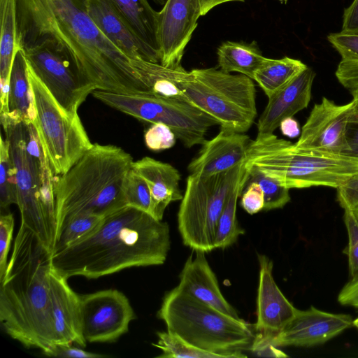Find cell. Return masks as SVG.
Listing matches in <instances>:
<instances>
[{
	"mask_svg": "<svg viewBox=\"0 0 358 358\" xmlns=\"http://www.w3.org/2000/svg\"><path fill=\"white\" fill-rule=\"evenodd\" d=\"M246 183L257 182L264 197V210L282 208L290 201L289 189L255 167H247ZM245 183V184H246Z\"/></svg>",
	"mask_w": 358,
	"mask_h": 358,
	"instance_id": "obj_33",
	"label": "cell"
},
{
	"mask_svg": "<svg viewBox=\"0 0 358 358\" xmlns=\"http://www.w3.org/2000/svg\"><path fill=\"white\" fill-rule=\"evenodd\" d=\"M343 17L341 32L358 35V0H354L350 6L345 9Z\"/></svg>",
	"mask_w": 358,
	"mask_h": 358,
	"instance_id": "obj_44",
	"label": "cell"
},
{
	"mask_svg": "<svg viewBox=\"0 0 358 358\" xmlns=\"http://www.w3.org/2000/svg\"><path fill=\"white\" fill-rule=\"evenodd\" d=\"M176 138L172 129L161 122L152 124L144 134L145 145L152 151L171 148L176 144Z\"/></svg>",
	"mask_w": 358,
	"mask_h": 358,
	"instance_id": "obj_37",
	"label": "cell"
},
{
	"mask_svg": "<svg viewBox=\"0 0 358 358\" xmlns=\"http://www.w3.org/2000/svg\"><path fill=\"white\" fill-rule=\"evenodd\" d=\"M327 39L342 60L358 61V35L341 31L329 34Z\"/></svg>",
	"mask_w": 358,
	"mask_h": 358,
	"instance_id": "obj_39",
	"label": "cell"
},
{
	"mask_svg": "<svg viewBox=\"0 0 358 358\" xmlns=\"http://www.w3.org/2000/svg\"><path fill=\"white\" fill-rule=\"evenodd\" d=\"M0 117L16 174L21 224L31 231L51 254L53 244L40 203L42 169L49 159L33 122L25 123L7 114Z\"/></svg>",
	"mask_w": 358,
	"mask_h": 358,
	"instance_id": "obj_8",
	"label": "cell"
},
{
	"mask_svg": "<svg viewBox=\"0 0 358 358\" xmlns=\"http://www.w3.org/2000/svg\"><path fill=\"white\" fill-rule=\"evenodd\" d=\"M67 280L50 268V296L56 343H75L84 347L87 342L82 334L80 295L70 287Z\"/></svg>",
	"mask_w": 358,
	"mask_h": 358,
	"instance_id": "obj_21",
	"label": "cell"
},
{
	"mask_svg": "<svg viewBox=\"0 0 358 358\" xmlns=\"http://www.w3.org/2000/svg\"><path fill=\"white\" fill-rule=\"evenodd\" d=\"M80 308L83 336L90 343L117 341L135 318L129 299L116 289L80 295Z\"/></svg>",
	"mask_w": 358,
	"mask_h": 358,
	"instance_id": "obj_13",
	"label": "cell"
},
{
	"mask_svg": "<svg viewBox=\"0 0 358 358\" xmlns=\"http://www.w3.org/2000/svg\"><path fill=\"white\" fill-rule=\"evenodd\" d=\"M307 67L301 61L288 57L278 59L266 58L255 73L253 80L268 98Z\"/></svg>",
	"mask_w": 358,
	"mask_h": 358,
	"instance_id": "obj_30",
	"label": "cell"
},
{
	"mask_svg": "<svg viewBox=\"0 0 358 358\" xmlns=\"http://www.w3.org/2000/svg\"><path fill=\"white\" fill-rule=\"evenodd\" d=\"M11 204L17 205L16 174L10 156L8 141L1 137L0 207L1 211L6 210Z\"/></svg>",
	"mask_w": 358,
	"mask_h": 358,
	"instance_id": "obj_34",
	"label": "cell"
},
{
	"mask_svg": "<svg viewBox=\"0 0 358 358\" xmlns=\"http://www.w3.org/2000/svg\"><path fill=\"white\" fill-rule=\"evenodd\" d=\"M123 192L127 206L150 214L152 206L150 189L145 180L132 168L126 177Z\"/></svg>",
	"mask_w": 358,
	"mask_h": 358,
	"instance_id": "obj_35",
	"label": "cell"
},
{
	"mask_svg": "<svg viewBox=\"0 0 358 358\" xmlns=\"http://www.w3.org/2000/svg\"><path fill=\"white\" fill-rule=\"evenodd\" d=\"M155 3L160 5H164L166 0H152Z\"/></svg>",
	"mask_w": 358,
	"mask_h": 358,
	"instance_id": "obj_52",
	"label": "cell"
},
{
	"mask_svg": "<svg viewBox=\"0 0 358 358\" xmlns=\"http://www.w3.org/2000/svg\"><path fill=\"white\" fill-rule=\"evenodd\" d=\"M338 301L341 305L358 309V278L349 280L343 287L338 295Z\"/></svg>",
	"mask_w": 358,
	"mask_h": 358,
	"instance_id": "obj_45",
	"label": "cell"
},
{
	"mask_svg": "<svg viewBox=\"0 0 358 358\" xmlns=\"http://www.w3.org/2000/svg\"><path fill=\"white\" fill-rule=\"evenodd\" d=\"M7 115L24 122H34L36 117L33 92L28 76V64L21 48H18L15 53L10 71Z\"/></svg>",
	"mask_w": 358,
	"mask_h": 358,
	"instance_id": "obj_24",
	"label": "cell"
},
{
	"mask_svg": "<svg viewBox=\"0 0 358 358\" xmlns=\"http://www.w3.org/2000/svg\"><path fill=\"white\" fill-rule=\"evenodd\" d=\"M22 50L28 66L59 105L69 114L78 115L80 106L96 90L69 55L48 40Z\"/></svg>",
	"mask_w": 358,
	"mask_h": 358,
	"instance_id": "obj_12",
	"label": "cell"
},
{
	"mask_svg": "<svg viewBox=\"0 0 358 358\" xmlns=\"http://www.w3.org/2000/svg\"><path fill=\"white\" fill-rule=\"evenodd\" d=\"M184 99L213 117L221 128L246 132L257 115L252 79L217 68H184L176 80Z\"/></svg>",
	"mask_w": 358,
	"mask_h": 358,
	"instance_id": "obj_7",
	"label": "cell"
},
{
	"mask_svg": "<svg viewBox=\"0 0 358 358\" xmlns=\"http://www.w3.org/2000/svg\"><path fill=\"white\" fill-rule=\"evenodd\" d=\"M50 253L24 224L0 280V321L25 348L42 351L56 343L50 296Z\"/></svg>",
	"mask_w": 358,
	"mask_h": 358,
	"instance_id": "obj_3",
	"label": "cell"
},
{
	"mask_svg": "<svg viewBox=\"0 0 358 358\" xmlns=\"http://www.w3.org/2000/svg\"><path fill=\"white\" fill-rule=\"evenodd\" d=\"M241 206L250 215L264 210V193L257 182H251L245 184L242 192Z\"/></svg>",
	"mask_w": 358,
	"mask_h": 358,
	"instance_id": "obj_40",
	"label": "cell"
},
{
	"mask_svg": "<svg viewBox=\"0 0 358 358\" xmlns=\"http://www.w3.org/2000/svg\"><path fill=\"white\" fill-rule=\"evenodd\" d=\"M157 343L152 345L162 351L159 358H224L218 354L209 352L185 341L177 334L166 331L157 333Z\"/></svg>",
	"mask_w": 358,
	"mask_h": 358,
	"instance_id": "obj_32",
	"label": "cell"
},
{
	"mask_svg": "<svg viewBox=\"0 0 358 358\" xmlns=\"http://www.w3.org/2000/svg\"><path fill=\"white\" fill-rule=\"evenodd\" d=\"M350 92H351L353 99H355L358 103V88L350 90Z\"/></svg>",
	"mask_w": 358,
	"mask_h": 358,
	"instance_id": "obj_50",
	"label": "cell"
},
{
	"mask_svg": "<svg viewBox=\"0 0 358 358\" xmlns=\"http://www.w3.org/2000/svg\"><path fill=\"white\" fill-rule=\"evenodd\" d=\"M132 169L145 180L150 189L152 206L150 214L157 220H162L169 204L182 199L179 171L170 164L150 157L134 161Z\"/></svg>",
	"mask_w": 358,
	"mask_h": 358,
	"instance_id": "obj_23",
	"label": "cell"
},
{
	"mask_svg": "<svg viewBox=\"0 0 358 358\" xmlns=\"http://www.w3.org/2000/svg\"><path fill=\"white\" fill-rule=\"evenodd\" d=\"M134 68L148 89L149 93L169 98L185 99L176 80L182 65L167 67L160 63L143 59H131Z\"/></svg>",
	"mask_w": 358,
	"mask_h": 358,
	"instance_id": "obj_28",
	"label": "cell"
},
{
	"mask_svg": "<svg viewBox=\"0 0 358 358\" xmlns=\"http://www.w3.org/2000/svg\"><path fill=\"white\" fill-rule=\"evenodd\" d=\"M355 123H358L355 99L337 105L323 97L314 105L294 145L299 149L343 155L348 149V129Z\"/></svg>",
	"mask_w": 358,
	"mask_h": 358,
	"instance_id": "obj_14",
	"label": "cell"
},
{
	"mask_svg": "<svg viewBox=\"0 0 358 358\" xmlns=\"http://www.w3.org/2000/svg\"><path fill=\"white\" fill-rule=\"evenodd\" d=\"M279 127L282 134L289 138H296L301 133L299 124L293 117L284 119L280 122Z\"/></svg>",
	"mask_w": 358,
	"mask_h": 358,
	"instance_id": "obj_48",
	"label": "cell"
},
{
	"mask_svg": "<svg viewBox=\"0 0 358 358\" xmlns=\"http://www.w3.org/2000/svg\"><path fill=\"white\" fill-rule=\"evenodd\" d=\"M171 249L169 224L125 206L105 216L90 234L50 255L53 271L88 279L131 267L163 264Z\"/></svg>",
	"mask_w": 358,
	"mask_h": 358,
	"instance_id": "obj_2",
	"label": "cell"
},
{
	"mask_svg": "<svg viewBox=\"0 0 358 358\" xmlns=\"http://www.w3.org/2000/svg\"><path fill=\"white\" fill-rule=\"evenodd\" d=\"M93 96L104 104L141 121L164 123L190 148L202 145L208 129L218 124L211 116L185 99L145 92L122 93L94 90Z\"/></svg>",
	"mask_w": 358,
	"mask_h": 358,
	"instance_id": "obj_10",
	"label": "cell"
},
{
	"mask_svg": "<svg viewBox=\"0 0 358 358\" xmlns=\"http://www.w3.org/2000/svg\"><path fill=\"white\" fill-rule=\"evenodd\" d=\"M179 280L178 286L187 293L227 315L240 318L223 296L206 252L192 251L182 268Z\"/></svg>",
	"mask_w": 358,
	"mask_h": 358,
	"instance_id": "obj_22",
	"label": "cell"
},
{
	"mask_svg": "<svg viewBox=\"0 0 358 358\" xmlns=\"http://www.w3.org/2000/svg\"><path fill=\"white\" fill-rule=\"evenodd\" d=\"M134 34L159 52L157 15L148 0H110Z\"/></svg>",
	"mask_w": 358,
	"mask_h": 358,
	"instance_id": "obj_26",
	"label": "cell"
},
{
	"mask_svg": "<svg viewBox=\"0 0 358 358\" xmlns=\"http://www.w3.org/2000/svg\"><path fill=\"white\" fill-rule=\"evenodd\" d=\"M217 54L220 69L230 73L237 72L252 80L255 73L266 59L255 41H225L218 48Z\"/></svg>",
	"mask_w": 358,
	"mask_h": 358,
	"instance_id": "obj_25",
	"label": "cell"
},
{
	"mask_svg": "<svg viewBox=\"0 0 358 358\" xmlns=\"http://www.w3.org/2000/svg\"><path fill=\"white\" fill-rule=\"evenodd\" d=\"M315 73L309 67L287 85L268 97V102L257 122V136L273 134L285 118L307 108Z\"/></svg>",
	"mask_w": 358,
	"mask_h": 358,
	"instance_id": "obj_20",
	"label": "cell"
},
{
	"mask_svg": "<svg viewBox=\"0 0 358 358\" xmlns=\"http://www.w3.org/2000/svg\"><path fill=\"white\" fill-rule=\"evenodd\" d=\"M35 124L54 175L67 172L93 145L78 115L67 113L28 66Z\"/></svg>",
	"mask_w": 358,
	"mask_h": 358,
	"instance_id": "obj_11",
	"label": "cell"
},
{
	"mask_svg": "<svg viewBox=\"0 0 358 358\" xmlns=\"http://www.w3.org/2000/svg\"><path fill=\"white\" fill-rule=\"evenodd\" d=\"M18 48L48 40L62 49L96 90L149 93L126 56L99 29L86 0H17Z\"/></svg>",
	"mask_w": 358,
	"mask_h": 358,
	"instance_id": "obj_1",
	"label": "cell"
},
{
	"mask_svg": "<svg viewBox=\"0 0 358 358\" xmlns=\"http://www.w3.org/2000/svg\"><path fill=\"white\" fill-rule=\"evenodd\" d=\"M346 137L348 149L343 155L358 159V123L349 126Z\"/></svg>",
	"mask_w": 358,
	"mask_h": 358,
	"instance_id": "obj_47",
	"label": "cell"
},
{
	"mask_svg": "<svg viewBox=\"0 0 358 358\" xmlns=\"http://www.w3.org/2000/svg\"><path fill=\"white\" fill-rule=\"evenodd\" d=\"M259 264L257 296L255 341H267L277 335L293 318L296 308L279 289L273 276V262L258 254Z\"/></svg>",
	"mask_w": 358,
	"mask_h": 358,
	"instance_id": "obj_17",
	"label": "cell"
},
{
	"mask_svg": "<svg viewBox=\"0 0 358 358\" xmlns=\"http://www.w3.org/2000/svg\"><path fill=\"white\" fill-rule=\"evenodd\" d=\"M344 223L348 235L346 254L348 257L350 280L358 278V221L352 210H344Z\"/></svg>",
	"mask_w": 358,
	"mask_h": 358,
	"instance_id": "obj_36",
	"label": "cell"
},
{
	"mask_svg": "<svg viewBox=\"0 0 358 358\" xmlns=\"http://www.w3.org/2000/svg\"><path fill=\"white\" fill-rule=\"evenodd\" d=\"M335 74L344 87L349 90L358 88V61L341 59Z\"/></svg>",
	"mask_w": 358,
	"mask_h": 358,
	"instance_id": "obj_43",
	"label": "cell"
},
{
	"mask_svg": "<svg viewBox=\"0 0 358 358\" xmlns=\"http://www.w3.org/2000/svg\"><path fill=\"white\" fill-rule=\"evenodd\" d=\"M337 201L344 210L358 206V174L336 188Z\"/></svg>",
	"mask_w": 358,
	"mask_h": 358,
	"instance_id": "obj_42",
	"label": "cell"
},
{
	"mask_svg": "<svg viewBox=\"0 0 358 358\" xmlns=\"http://www.w3.org/2000/svg\"><path fill=\"white\" fill-rule=\"evenodd\" d=\"M353 326L358 329V317L353 320Z\"/></svg>",
	"mask_w": 358,
	"mask_h": 358,
	"instance_id": "obj_53",
	"label": "cell"
},
{
	"mask_svg": "<svg viewBox=\"0 0 358 358\" xmlns=\"http://www.w3.org/2000/svg\"><path fill=\"white\" fill-rule=\"evenodd\" d=\"M358 207V206H357ZM357 208V207H356Z\"/></svg>",
	"mask_w": 358,
	"mask_h": 358,
	"instance_id": "obj_54",
	"label": "cell"
},
{
	"mask_svg": "<svg viewBox=\"0 0 358 358\" xmlns=\"http://www.w3.org/2000/svg\"><path fill=\"white\" fill-rule=\"evenodd\" d=\"M247 177L248 171L243 162L230 189L217 222L215 249H225L231 246L245 233L238 224L236 206L238 199L244 189Z\"/></svg>",
	"mask_w": 358,
	"mask_h": 358,
	"instance_id": "obj_27",
	"label": "cell"
},
{
	"mask_svg": "<svg viewBox=\"0 0 358 358\" xmlns=\"http://www.w3.org/2000/svg\"><path fill=\"white\" fill-rule=\"evenodd\" d=\"M157 317L173 332L201 350L224 358L247 356L255 337L250 324L200 301L178 286L164 296Z\"/></svg>",
	"mask_w": 358,
	"mask_h": 358,
	"instance_id": "obj_6",
	"label": "cell"
},
{
	"mask_svg": "<svg viewBox=\"0 0 358 358\" xmlns=\"http://www.w3.org/2000/svg\"><path fill=\"white\" fill-rule=\"evenodd\" d=\"M243 162L209 176L189 175L178 213V231L185 245L206 253L215 249L217 222Z\"/></svg>",
	"mask_w": 358,
	"mask_h": 358,
	"instance_id": "obj_9",
	"label": "cell"
},
{
	"mask_svg": "<svg viewBox=\"0 0 358 358\" xmlns=\"http://www.w3.org/2000/svg\"><path fill=\"white\" fill-rule=\"evenodd\" d=\"M353 326L351 315L331 313L314 306L297 309L293 318L275 336L267 341L275 347H313L323 344Z\"/></svg>",
	"mask_w": 358,
	"mask_h": 358,
	"instance_id": "obj_16",
	"label": "cell"
},
{
	"mask_svg": "<svg viewBox=\"0 0 358 358\" xmlns=\"http://www.w3.org/2000/svg\"><path fill=\"white\" fill-rule=\"evenodd\" d=\"M201 16L200 0H166L157 15V41L160 64L181 65L185 49Z\"/></svg>",
	"mask_w": 358,
	"mask_h": 358,
	"instance_id": "obj_15",
	"label": "cell"
},
{
	"mask_svg": "<svg viewBox=\"0 0 358 358\" xmlns=\"http://www.w3.org/2000/svg\"><path fill=\"white\" fill-rule=\"evenodd\" d=\"M289 188L327 186L338 188L358 174V159L297 148L290 141L273 134L250 140L244 160Z\"/></svg>",
	"mask_w": 358,
	"mask_h": 358,
	"instance_id": "obj_5",
	"label": "cell"
},
{
	"mask_svg": "<svg viewBox=\"0 0 358 358\" xmlns=\"http://www.w3.org/2000/svg\"><path fill=\"white\" fill-rule=\"evenodd\" d=\"M0 83L9 85L10 74L16 52L17 0H0Z\"/></svg>",
	"mask_w": 358,
	"mask_h": 358,
	"instance_id": "obj_29",
	"label": "cell"
},
{
	"mask_svg": "<svg viewBox=\"0 0 358 358\" xmlns=\"http://www.w3.org/2000/svg\"><path fill=\"white\" fill-rule=\"evenodd\" d=\"M249 141V136L243 133L221 128L214 138L203 142L187 170L204 176L229 171L244 162Z\"/></svg>",
	"mask_w": 358,
	"mask_h": 358,
	"instance_id": "obj_19",
	"label": "cell"
},
{
	"mask_svg": "<svg viewBox=\"0 0 358 358\" xmlns=\"http://www.w3.org/2000/svg\"><path fill=\"white\" fill-rule=\"evenodd\" d=\"M103 217L92 214H78L66 220L57 234L52 252L62 250L90 234L100 224Z\"/></svg>",
	"mask_w": 358,
	"mask_h": 358,
	"instance_id": "obj_31",
	"label": "cell"
},
{
	"mask_svg": "<svg viewBox=\"0 0 358 358\" xmlns=\"http://www.w3.org/2000/svg\"><path fill=\"white\" fill-rule=\"evenodd\" d=\"M14 217L12 213H2L0 216V280L6 271L8 255L14 229Z\"/></svg>",
	"mask_w": 358,
	"mask_h": 358,
	"instance_id": "obj_38",
	"label": "cell"
},
{
	"mask_svg": "<svg viewBox=\"0 0 358 358\" xmlns=\"http://www.w3.org/2000/svg\"><path fill=\"white\" fill-rule=\"evenodd\" d=\"M133 162L120 147L94 143L67 172L54 176L56 236L70 217H105L127 206L123 187Z\"/></svg>",
	"mask_w": 358,
	"mask_h": 358,
	"instance_id": "obj_4",
	"label": "cell"
},
{
	"mask_svg": "<svg viewBox=\"0 0 358 358\" xmlns=\"http://www.w3.org/2000/svg\"><path fill=\"white\" fill-rule=\"evenodd\" d=\"M244 0H200L201 16L206 15L214 7L229 1H243Z\"/></svg>",
	"mask_w": 358,
	"mask_h": 358,
	"instance_id": "obj_49",
	"label": "cell"
},
{
	"mask_svg": "<svg viewBox=\"0 0 358 358\" xmlns=\"http://www.w3.org/2000/svg\"><path fill=\"white\" fill-rule=\"evenodd\" d=\"M86 5L99 29L126 56L160 63L159 52L134 34L110 0H86Z\"/></svg>",
	"mask_w": 358,
	"mask_h": 358,
	"instance_id": "obj_18",
	"label": "cell"
},
{
	"mask_svg": "<svg viewBox=\"0 0 358 358\" xmlns=\"http://www.w3.org/2000/svg\"><path fill=\"white\" fill-rule=\"evenodd\" d=\"M352 212H353V214L355 215L357 220L358 221V207L354 208V209H352Z\"/></svg>",
	"mask_w": 358,
	"mask_h": 358,
	"instance_id": "obj_51",
	"label": "cell"
},
{
	"mask_svg": "<svg viewBox=\"0 0 358 358\" xmlns=\"http://www.w3.org/2000/svg\"><path fill=\"white\" fill-rule=\"evenodd\" d=\"M48 357L62 358H101L107 355L87 352L78 348L72 347L71 344L55 343L42 351Z\"/></svg>",
	"mask_w": 358,
	"mask_h": 358,
	"instance_id": "obj_41",
	"label": "cell"
},
{
	"mask_svg": "<svg viewBox=\"0 0 358 358\" xmlns=\"http://www.w3.org/2000/svg\"><path fill=\"white\" fill-rule=\"evenodd\" d=\"M254 353L262 357H287L288 355L270 343L253 341L250 348Z\"/></svg>",
	"mask_w": 358,
	"mask_h": 358,
	"instance_id": "obj_46",
	"label": "cell"
}]
</instances>
